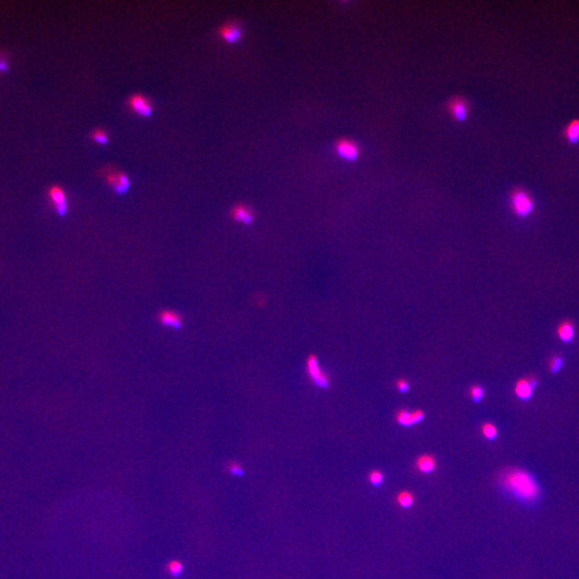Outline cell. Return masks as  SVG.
Segmentation results:
<instances>
[{
  "label": "cell",
  "mask_w": 579,
  "mask_h": 579,
  "mask_svg": "<svg viewBox=\"0 0 579 579\" xmlns=\"http://www.w3.org/2000/svg\"><path fill=\"white\" fill-rule=\"evenodd\" d=\"M91 139L94 142H96L97 144H102V145L108 144L110 140L109 136L105 130H100V129L95 130L94 132L92 133Z\"/></svg>",
  "instance_id": "18"
},
{
  "label": "cell",
  "mask_w": 579,
  "mask_h": 579,
  "mask_svg": "<svg viewBox=\"0 0 579 579\" xmlns=\"http://www.w3.org/2000/svg\"><path fill=\"white\" fill-rule=\"evenodd\" d=\"M158 320L165 327L180 329L183 326L182 315L172 310H163L158 315Z\"/></svg>",
  "instance_id": "10"
},
{
  "label": "cell",
  "mask_w": 579,
  "mask_h": 579,
  "mask_svg": "<svg viewBox=\"0 0 579 579\" xmlns=\"http://www.w3.org/2000/svg\"><path fill=\"white\" fill-rule=\"evenodd\" d=\"M482 432H483L484 437L490 440L496 438L497 434H498L496 427L492 423H485L483 425L482 427Z\"/></svg>",
  "instance_id": "19"
},
{
  "label": "cell",
  "mask_w": 579,
  "mask_h": 579,
  "mask_svg": "<svg viewBox=\"0 0 579 579\" xmlns=\"http://www.w3.org/2000/svg\"><path fill=\"white\" fill-rule=\"evenodd\" d=\"M9 64L7 61V55L3 53H0V71L5 72L8 69Z\"/></svg>",
  "instance_id": "27"
},
{
  "label": "cell",
  "mask_w": 579,
  "mask_h": 579,
  "mask_svg": "<svg viewBox=\"0 0 579 579\" xmlns=\"http://www.w3.org/2000/svg\"><path fill=\"white\" fill-rule=\"evenodd\" d=\"M231 216L234 221L246 224V225H249L252 223L254 219L253 212L251 211L250 208L247 206H242V205H238V206L233 207V209L231 211Z\"/></svg>",
  "instance_id": "13"
},
{
  "label": "cell",
  "mask_w": 579,
  "mask_h": 579,
  "mask_svg": "<svg viewBox=\"0 0 579 579\" xmlns=\"http://www.w3.org/2000/svg\"><path fill=\"white\" fill-rule=\"evenodd\" d=\"M48 195L58 215L62 217L65 216L69 209V204L64 190L61 186L53 185L49 187Z\"/></svg>",
  "instance_id": "5"
},
{
  "label": "cell",
  "mask_w": 579,
  "mask_h": 579,
  "mask_svg": "<svg viewBox=\"0 0 579 579\" xmlns=\"http://www.w3.org/2000/svg\"><path fill=\"white\" fill-rule=\"evenodd\" d=\"M105 179L117 194L126 193L130 188V179L126 174L119 171H110L106 173Z\"/></svg>",
  "instance_id": "7"
},
{
  "label": "cell",
  "mask_w": 579,
  "mask_h": 579,
  "mask_svg": "<svg viewBox=\"0 0 579 579\" xmlns=\"http://www.w3.org/2000/svg\"><path fill=\"white\" fill-rule=\"evenodd\" d=\"M370 483H372V485L379 486L381 485L382 482H383V475L381 472H379L377 470H374L370 474L369 476Z\"/></svg>",
  "instance_id": "23"
},
{
  "label": "cell",
  "mask_w": 579,
  "mask_h": 579,
  "mask_svg": "<svg viewBox=\"0 0 579 579\" xmlns=\"http://www.w3.org/2000/svg\"><path fill=\"white\" fill-rule=\"evenodd\" d=\"M306 369L308 377L315 386L324 390L329 389L331 385L330 379L326 372H324V370L320 367L317 356L314 354H310V356H308L306 363Z\"/></svg>",
  "instance_id": "2"
},
{
  "label": "cell",
  "mask_w": 579,
  "mask_h": 579,
  "mask_svg": "<svg viewBox=\"0 0 579 579\" xmlns=\"http://www.w3.org/2000/svg\"><path fill=\"white\" fill-rule=\"evenodd\" d=\"M425 414L422 411H416L411 413V424H417L424 419Z\"/></svg>",
  "instance_id": "25"
},
{
  "label": "cell",
  "mask_w": 579,
  "mask_h": 579,
  "mask_svg": "<svg viewBox=\"0 0 579 579\" xmlns=\"http://www.w3.org/2000/svg\"><path fill=\"white\" fill-rule=\"evenodd\" d=\"M227 471L229 472V474L236 476H242L244 475V469L242 468L241 464L236 462H232L227 466Z\"/></svg>",
  "instance_id": "21"
},
{
  "label": "cell",
  "mask_w": 579,
  "mask_h": 579,
  "mask_svg": "<svg viewBox=\"0 0 579 579\" xmlns=\"http://www.w3.org/2000/svg\"><path fill=\"white\" fill-rule=\"evenodd\" d=\"M128 105L131 110L141 116L150 117L152 114V104L148 98L141 94H135L130 97L128 100Z\"/></svg>",
  "instance_id": "8"
},
{
  "label": "cell",
  "mask_w": 579,
  "mask_h": 579,
  "mask_svg": "<svg viewBox=\"0 0 579 579\" xmlns=\"http://www.w3.org/2000/svg\"><path fill=\"white\" fill-rule=\"evenodd\" d=\"M397 388L399 392L405 393L408 392L409 390H410V385H409L408 382L406 380L401 379V380H398L397 381Z\"/></svg>",
  "instance_id": "26"
},
{
  "label": "cell",
  "mask_w": 579,
  "mask_h": 579,
  "mask_svg": "<svg viewBox=\"0 0 579 579\" xmlns=\"http://www.w3.org/2000/svg\"><path fill=\"white\" fill-rule=\"evenodd\" d=\"M558 336L564 343L572 342L575 339V325L570 321H564L558 328Z\"/></svg>",
  "instance_id": "14"
},
{
  "label": "cell",
  "mask_w": 579,
  "mask_h": 579,
  "mask_svg": "<svg viewBox=\"0 0 579 579\" xmlns=\"http://www.w3.org/2000/svg\"><path fill=\"white\" fill-rule=\"evenodd\" d=\"M563 365V358L561 356H554V357H552L550 361V364H549L550 372L552 373L558 372L562 369Z\"/></svg>",
  "instance_id": "20"
},
{
  "label": "cell",
  "mask_w": 579,
  "mask_h": 579,
  "mask_svg": "<svg viewBox=\"0 0 579 579\" xmlns=\"http://www.w3.org/2000/svg\"><path fill=\"white\" fill-rule=\"evenodd\" d=\"M512 201L514 211L520 217H527L534 211V201L529 194L523 190L516 191L513 194Z\"/></svg>",
  "instance_id": "4"
},
{
  "label": "cell",
  "mask_w": 579,
  "mask_h": 579,
  "mask_svg": "<svg viewBox=\"0 0 579 579\" xmlns=\"http://www.w3.org/2000/svg\"><path fill=\"white\" fill-rule=\"evenodd\" d=\"M536 379H520L517 382L515 386L516 395L522 401H529L534 394V390L538 386Z\"/></svg>",
  "instance_id": "9"
},
{
  "label": "cell",
  "mask_w": 579,
  "mask_h": 579,
  "mask_svg": "<svg viewBox=\"0 0 579 579\" xmlns=\"http://www.w3.org/2000/svg\"><path fill=\"white\" fill-rule=\"evenodd\" d=\"M562 136L570 145L579 144V119H572L562 130Z\"/></svg>",
  "instance_id": "12"
},
{
  "label": "cell",
  "mask_w": 579,
  "mask_h": 579,
  "mask_svg": "<svg viewBox=\"0 0 579 579\" xmlns=\"http://www.w3.org/2000/svg\"><path fill=\"white\" fill-rule=\"evenodd\" d=\"M396 419L398 424L404 426V427H411V412L406 411V410H402L397 413L396 416Z\"/></svg>",
  "instance_id": "17"
},
{
  "label": "cell",
  "mask_w": 579,
  "mask_h": 579,
  "mask_svg": "<svg viewBox=\"0 0 579 579\" xmlns=\"http://www.w3.org/2000/svg\"><path fill=\"white\" fill-rule=\"evenodd\" d=\"M503 486L522 501H534L540 495V488L534 476L524 470L513 469L503 478Z\"/></svg>",
  "instance_id": "1"
},
{
  "label": "cell",
  "mask_w": 579,
  "mask_h": 579,
  "mask_svg": "<svg viewBox=\"0 0 579 579\" xmlns=\"http://www.w3.org/2000/svg\"><path fill=\"white\" fill-rule=\"evenodd\" d=\"M417 467L418 469L424 473H430L433 472L435 468V460L432 456L428 455L420 456L417 458Z\"/></svg>",
  "instance_id": "15"
},
{
  "label": "cell",
  "mask_w": 579,
  "mask_h": 579,
  "mask_svg": "<svg viewBox=\"0 0 579 579\" xmlns=\"http://www.w3.org/2000/svg\"><path fill=\"white\" fill-rule=\"evenodd\" d=\"M470 391H471V397L475 402H479L484 397V390L480 386H473L471 388Z\"/></svg>",
  "instance_id": "22"
},
{
  "label": "cell",
  "mask_w": 579,
  "mask_h": 579,
  "mask_svg": "<svg viewBox=\"0 0 579 579\" xmlns=\"http://www.w3.org/2000/svg\"><path fill=\"white\" fill-rule=\"evenodd\" d=\"M397 501L400 505L403 508L408 509L413 505L414 496L411 493L407 491H403L397 496Z\"/></svg>",
  "instance_id": "16"
},
{
  "label": "cell",
  "mask_w": 579,
  "mask_h": 579,
  "mask_svg": "<svg viewBox=\"0 0 579 579\" xmlns=\"http://www.w3.org/2000/svg\"><path fill=\"white\" fill-rule=\"evenodd\" d=\"M218 33L222 39L229 43H236L240 41L242 35L240 26L233 23H226L221 27Z\"/></svg>",
  "instance_id": "11"
},
{
  "label": "cell",
  "mask_w": 579,
  "mask_h": 579,
  "mask_svg": "<svg viewBox=\"0 0 579 579\" xmlns=\"http://www.w3.org/2000/svg\"><path fill=\"white\" fill-rule=\"evenodd\" d=\"M335 151L340 157L349 160L355 161L360 155V147L356 142L350 139H340L335 144Z\"/></svg>",
  "instance_id": "6"
},
{
  "label": "cell",
  "mask_w": 579,
  "mask_h": 579,
  "mask_svg": "<svg viewBox=\"0 0 579 579\" xmlns=\"http://www.w3.org/2000/svg\"><path fill=\"white\" fill-rule=\"evenodd\" d=\"M167 569H168L169 572L171 573V575H173V576H177V575H180V573L182 572L183 565L180 561L174 560V561H171L168 564Z\"/></svg>",
  "instance_id": "24"
},
{
  "label": "cell",
  "mask_w": 579,
  "mask_h": 579,
  "mask_svg": "<svg viewBox=\"0 0 579 579\" xmlns=\"http://www.w3.org/2000/svg\"><path fill=\"white\" fill-rule=\"evenodd\" d=\"M447 109L453 119L458 123L465 122L471 111L469 102L462 96L451 98L447 103Z\"/></svg>",
  "instance_id": "3"
}]
</instances>
